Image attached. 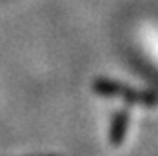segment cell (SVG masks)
<instances>
[{"label": "cell", "instance_id": "obj_1", "mask_svg": "<svg viewBox=\"0 0 158 156\" xmlns=\"http://www.w3.org/2000/svg\"><path fill=\"white\" fill-rule=\"evenodd\" d=\"M95 89L102 94H114V96H124L127 102H133V104H143V105H153L155 100L153 96L145 93H138V91H131L127 87H122L118 84H113V82H96Z\"/></svg>", "mask_w": 158, "mask_h": 156}, {"label": "cell", "instance_id": "obj_2", "mask_svg": "<svg viewBox=\"0 0 158 156\" xmlns=\"http://www.w3.org/2000/svg\"><path fill=\"white\" fill-rule=\"evenodd\" d=\"M126 122H127V116L122 113L120 116H116L114 124H113V133H111V140L113 143H120L122 138H124V133H126Z\"/></svg>", "mask_w": 158, "mask_h": 156}]
</instances>
